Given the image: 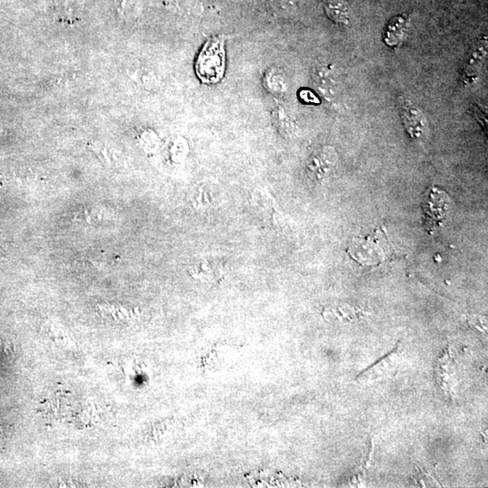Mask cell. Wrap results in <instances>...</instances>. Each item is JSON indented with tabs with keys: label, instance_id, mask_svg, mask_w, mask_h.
Wrapping results in <instances>:
<instances>
[{
	"label": "cell",
	"instance_id": "2",
	"mask_svg": "<svg viewBox=\"0 0 488 488\" xmlns=\"http://www.w3.org/2000/svg\"><path fill=\"white\" fill-rule=\"evenodd\" d=\"M450 199L446 193L436 188H431L425 197L423 210L427 231L433 232L443 224L448 210Z\"/></svg>",
	"mask_w": 488,
	"mask_h": 488
},
{
	"label": "cell",
	"instance_id": "3",
	"mask_svg": "<svg viewBox=\"0 0 488 488\" xmlns=\"http://www.w3.org/2000/svg\"><path fill=\"white\" fill-rule=\"evenodd\" d=\"M400 112L405 129L414 141H420L428 132V124L423 112L406 97L399 99Z\"/></svg>",
	"mask_w": 488,
	"mask_h": 488
},
{
	"label": "cell",
	"instance_id": "4",
	"mask_svg": "<svg viewBox=\"0 0 488 488\" xmlns=\"http://www.w3.org/2000/svg\"><path fill=\"white\" fill-rule=\"evenodd\" d=\"M403 350L400 345H397L390 354L381 358L376 364L372 365L368 369L358 375L357 381H368L384 379L397 374L398 367L401 359Z\"/></svg>",
	"mask_w": 488,
	"mask_h": 488
},
{
	"label": "cell",
	"instance_id": "1",
	"mask_svg": "<svg viewBox=\"0 0 488 488\" xmlns=\"http://www.w3.org/2000/svg\"><path fill=\"white\" fill-rule=\"evenodd\" d=\"M227 66L224 40L209 39L199 53L195 63V72L202 84L215 85L224 77Z\"/></svg>",
	"mask_w": 488,
	"mask_h": 488
},
{
	"label": "cell",
	"instance_id": "11",
	"mask_svg": "<svg viewBox=\"0 0 488 488\" xmlns=\"http://www.w3.org/2000/svg\"><path fill=\"white\" fill-rule=\"evenodd\" d=\"M273 121L281 134L287 136V137H291V136L296 134L297 125L291 119V115L284 112L283 109L280 108L274 112Z\"/></svg>",
	"mask_w": 488,
	"mask_h": 488
},
{
	"label": "cell",
	"instance_id": "13",
	"mask_svg": "<svg viewBox=\"0 0 488 488\" xmlns=\"http://www.w3.org/2000/svg\"><path fill=\"white\" fill-rule=\"evenodd\" d=\"M470 324L471 327H474L477 331L481 332V333H487V327L484 324V320L479 318H472L470 320Z\"/></svg>",
	"mask_w": 488,
	"mask_h": 488
},
{
	"label": "cell",
	"instance_id": "9",
	"mask_svg": "<svg viewBox=\"0 0 488 488\" xmlns=\"http://www.w3.org/2000/svg\"><path fill=\"white\" fill-rule=\"evenodd\" d=\"M409 20L406 16H397L388 23L385 28L384 40L390 46L399 45L406 36Z\"/></svg>",
	"mask_w": 488,
	"mask_h": 488
},
{
	"label": "cell",
	"instance_id": "5",
	"mask_svg": "<svg viewBox=\"0 0 488 488\" xmlns=\"http://www.w3.org/2000/svg\"><path fill=\"white\" fill-rule=\"evenodd\" d=\"M437 381L441 391L447 397L452 399L454 397V388L457 383V362L455 360L450 348L444 351L443 357H440L437 364Z\"/></svg>",
	"mask_w": 488,
	"mask_h": 488
},
{
	"label": "cell",
	"instance_id": "10",
	"mask_svg": "<svg viewBox=\"0 0 488 488\" xmlns=\"http://www.w3.org/2000/svg\"><path fill=\"white\" fill-rule=\"evenodd\" d=\"M325 11L328 18L337 24H349L350 8L345 0H328L325 5Z\"/></svg>",
	"mask_w": 488,
	"mask_h": 488
},
{
	"label": "cell",
	"instance_id": "7",
	"mask_svg": "<svg viewBox=\"0 0 488 488\" xmlns=\"http://www.w3.org/2000/svg\"><path fill=\"white\" fill-rule=\"evenodd\" d=\"M487 38H483L480 39L476 45L470 50V54L467 56L462 72V82L465 85H471L476 82L479 70L487 54Z\"/></svg>",
	"mask_w": 488,
	"mask_h": 488
},
{
	"label": "cell",
	"instance_id": "12",
	"mask_svg": "<svg viewBox=\"0 0 488 488\" xmlns=\"http://www.w3.org/2000/svg\"><path fill=\"white\" fill-rule=\"evenodd\" d=\"M264 84L269 91L278 94L285 92L287 87L283 75L277 69H271L267 72L264 77Z\"/></svg>",
	"mask_w": 488,
	"mask_h": 488
},
{
	"label": "cell",
	"instance_id": "6",
	"mask_svg": "<svg viewBox=\"0 0 488 488\" xmlns=\"http://www.w3.org/2000/svg\"><path fill=\"white\" fill-rule=\"evenodd\" d=\"M335 159L337 157L333 148L327 147L318 149L308 161V175L315 181L323 180L333 168Z\"/></svg>",
	"mask_w": 488,
	"mask_h": 488
},
{
	"label": "cell",
	"instance_id": "8",
	"mask_svg": "<svg viewBox=\"0 0 488 488\" xmlns=\"http://www.w3.org/2000/svg\"><path fill=\"white\" fill-rule=\"evenodd\" d=\"M313 79L320 94L325 98L332 99L337 85L333 68L327 65L318 66L314 70Z\"/></svg>",
	"mask_w": 488,
	"mask_h": 488
}]
</instances>
